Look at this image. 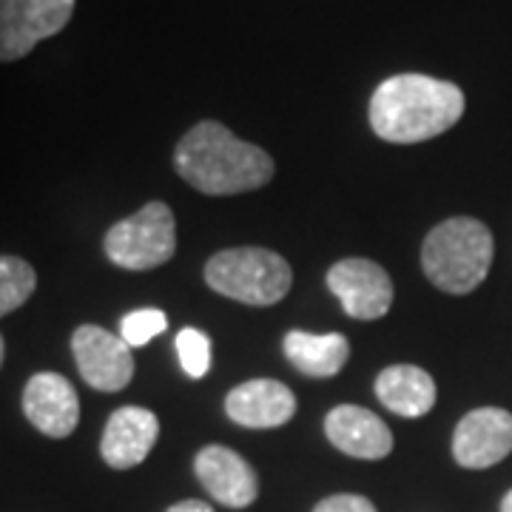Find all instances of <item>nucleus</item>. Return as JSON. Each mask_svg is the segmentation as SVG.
Returning <instances> with one entry per match:
<instances>
[{"label": "nucleus", "mask_w": 512, "mask_h": 512, "mask_svg": "<svg viewBox=\"0 0 512 512\" xmlns=\"http://www.w3.org/2000/svg\"><path fill=\"white\" fill-rule=\"evenodd\" d=\"M464 92L430 74H393L370 97V128L384 143L413 146L456 126L464 114Z\"/></svg>", "instance_id": "obj_1"}, {"label": "nucleus", "mask_w": 512, "mask_h": 512, "mask_svg": "<svg viewBox=\"0 0 512 512\" xmlns=\"http://www.w3.org/2000/svg\"><path fill=\"white\" fill-rule=\"evenodd\" d=\"M174 168L208 197L256 191L274 177V160L254 143L239 140L217 120H202L174 148Z\"/></svg>", "instance_id": "obj_2"}, {"label": "nucleus", "mask_w": 512, "mask_h": 512, "mask_svg": "<svg viewBox=\"0 0 512 512\" xmlns=\"http://www.w3.org/2000/svg\"><path fill=\"white\" fill-rule=\"evenodd\" d=\"M493 234L473 217H453L436 225L421 245L424 276L444 293H470L490 274Z\"/></svg>", "instance_id": "obj_3"}, {"label": "nucleus", "mask_w": 512, "mask_h": 512, "mask_svg": "<svg viewBox=\"0 0 512 512\" xmlns=\"http://www.w3.org/2000/svg\"><path fill=\"white\" fill-rule=\"evenodd\" d=\"M205 282L242 305L268 308L285 299L293 285L291 265L268 248H228L208 259Z\"/></svg>", "instance_id": "obj_4"}, {"label": "nucleus", "mask_w": 512, "mask_h": 512, "mask_svg": "<svg viewBox=\"0 0 512 512\" xmlns=\"http://www.w3.org/2000/svg\"><path fill=\"white\" fill-rule=\"evenodd\" d=\"M106 256L123 271H151L177 251V222L165 202H148L137 214L111 225L103 239Z\"/></svg>", "instance_id": "obj_5"}, {"label": "nucleus", "mask_w": 512, "mask_h": 512, "mask_svg": "<svg viewBox=\"0 0 512 512\" xmlns=\"http://www.w3.org/2000/svg\"><path fill=\"white\" fill-rule=\"evenodd\" d=\"M77 0H0V63L32 55L37 43L60 35Z\"/></svg>", "instance_id": "obj_6"}, {"label": "nucleus", "mask_w": 512, "mask_h": 512, "mask_svg": "<svg viewBox=\"0 0 512 512\" xmlns=\"http://www.w3.org/2000/svg\"><path fill=\"white\" fill-rule=\"evenodd\" d=\"M72 353L83 382L100 393H117L134 379L131 348L100 325H80L74 330Z\"/></svg>", "instance_id": "obj_7"}, {"label": "nucleus", "mask_w": 512, "mask_h": 512, "mask_svg": "<svg viewBox=\"0 0 512 512\" xmlns=\"http://www.w3.org/2000/svg\"><path fill=\"white\" fill-rule=\"evenodd\" d=\"M330 293L342 302L348 316L359 322L382 319L393 305V282L373 259H342L328 271Z\"/></svg>", "instance_id": "obj_8"}, {"label": "nucleus", "mask_w": 512, "mask_h": 512, "mask_svg": "<svg viewBox=\"0 0 512 512\" xmlns=\"http://www.w3.org/2000/svg\"><path fill=\"white\" fill-rule=\"evenodd\" d=\"M512 453V413L501 407H478L458 421L453 456L467 470H487Z\"/></svg>", "instance_id": "obj_9"}, {"label": "nucleus", "mask_w": 512, "mask_h": 512, "mask_svg": "<svg viewBox=\"0 0 512 512\" xmlns=\"http://www.w3.org/2000/svg\"><path fill=\"white\" fill-rule=\"evenodd\" d=\"M23 413L43 436L66 439L80 424V399L66 376L43 370L23 387Z\"/></svg>", "instance_id": "obj_10"}, {"label": "nucleus", "mask_w": 512, "mask_h": 512, "mask_svg": "<svg viewBox=\"0 0 512 512\" xmlns=\"http://www.w3.org/2000/svg\"><path fill=\"white\" fill-rule=\"evenodd\" d=\"M194 473H197L202 490L217 504H225L231 510L251 507L259 495L254 467L239 453H234L231 447H222V444L202 447L194 458Z\"/></svg>", "instance_id": "obj_11"}, {"label": "nucleus", "mask_w": 512, "mask_h": 512, "mask_svg": "<svg viewBox=\"0 0 512 512\" xmlns=\"http://www.w3.org/2000/svg\"><path fill=\"white\" fill-rule=\"evenodd\" d=\"M160 436V421L146 407H120L106 421L100 456L111 470H131L143 464Z\"/></svg>", "instance_id": "obj_12"}, {"label": "nucleus", "mask_w": 512, "mask_h": 512, "mask_svg": "<svg viewBox=\"0 0 512 512\" xmlns=\"http://www.w3.org/2000/svg\"><path fill=\"white\" fill-rule=\"evenodd\" d=\"M228 419L248 430H271L282 427L296 413V396L288 384L276 379H251L239 384L225 399Z\"/></svg>", "instance_id": "obj_13"}, {"label": "nucleus", "mask_w": 512, "mask_h": 512, "mask_svg": "<svg viewBox=\"0 0 512 512\" xmlns=\"http://www.w3.org/2000/svg\"><path fill=\"white\" fill-rule=\"evenodd\" d=\"M325 433H328L330 444L350 458L379 461L393 453L390 427L376 413L356 407V404L333 407L325 419Z\"/></svg>", "instance_id": "obj_14"}, {"label": "nucleus", "mask_w": 512, "mask_h": 512, "mask_svg": "<svg viewBox=\"0 0 512 512\" xmlns=\"http://www.w3.org/2000/svg\"><path fill=\"white\" fill-rule=\"evenodd\" d=\"M376 396L379 402L404 419H421L436 407V382L427 370L416 365L384 367L376 376Z\"/></svg>", "instance_id": "obj_15"}, {"label": "nucleus", "mask_w": 512, "mask_h": 512, "mask_svg": "<svg viewBox=\"0 0 512 512\" xmlns=\"http://www.w3.org/2000/svg\"><path fill=\"white\" fill-rule=\"evenodd\" d=\"M282 350L299 373L311 379H330L336 376L350 356V342L342 333H308L291 330L282 342Z\"/></svg>", "instance_id": "obj_16"}, {"label": "nucleus", "mask_w": 512, "mask_h": 512, "mask_svg": "<svg viewBox=\"0 0 512 512\" xmlns=\"http://www.w3.org/2000/svg\"><path fill=\"white\" fill-rule=\"evenodd\" d=\"M37 288L35 268L12 254H0V316L18 311Z\"/></svg>", "instance_id": "obj_17"}, {"label": "nucleus", "mask_w": 512, "mask_h": 512, "mask_svg": "<svg viewBox=\"0 0 512 512\" xmlns=\"http://www.w3.org/2000/svg\"><path fill=\"white\" fill-rule=\"evenodd\" d=\"M168 328V316L157 308H143V311H131L120 322V339L128 348H146L154 336H160Z\"/></svg>", "instance_id": "obj_18"}, {"label": "nucleus", "mask_w": 512, "mask_h": 512, "mask_svg": "<svg viewBox=\"0 0 512 512\" xmlns=\"http://www.w3.org/2000/svg\"><path fill=\"white\" fill-rule=\"evenodd\" d=\"M177 353L185 376L202 379L211 370V339L197 328H183L177 333Z\"/></svg>", "instance_id": "obj_19"}, {"label": "nucleus", "mask_w": 512, "mask_h": 512, "mask_svg": "<svg viewBox=\"0 0 512 512\" xmlns=\"http://www.w3.org/2000/svg\"><path fill=\"white\" fill-rule=\"evenodd\" d=\"M313 512H376V507L367 501L365 495H353V493H342V495H330L325 501H319Z\"/></svg>", "instance_id": "obj_20"}, {"label": "nucleus", "mask_w": 512, "mask_h": 512, "mask_svg": "<svg viewBox=\"0 0 512 512\" xmlns=\"http://www.w3.org/2000/svg\"><path fill=\"white\" fill-rule=\"evenodd\" d=\"M165 512H214L205 501H194V498H188V501H180V504H174V507H168Z\"/></svg>", "instance_id": "obj_21"}, {"label": "nucleus", "mask_w": 512, "mask_h": 512, "mask_svg": "<svg viewBox=\"0 0 512 512\" xmlns=\"http://www.w3.org/2000/svg\"><path fill=\"white\" fill-rule=\"evenodd\" d=\"M501 512H512V490L504 495V501H501Z\"/></svg>", "instance_id": "obj_22"}, {"label": "nucleus", "mask_w": 512, "mask_h": 512, "mask_svg": "<svg viewBox=\"0 0 512 512\" xmlns=\"http://www.w3.org/2000/svg\"><path fill=\"white\" fill-rule=\"evenodd\" d=\"M3 356H6V345H3V336H0V367H3Z\"/></svg>", "instance_id": "obj_23"}]
</instances>
